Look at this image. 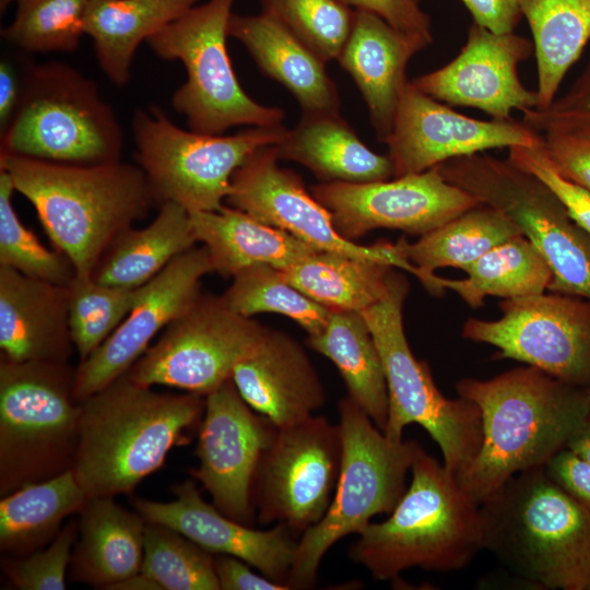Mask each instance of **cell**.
<instances>
[{
  "label": "cell",
  "instance_id": "1",
  "mask_svg": "<svg viewBox=\"0 0 590 590\" xmlns=\"http://www.w3.org/2000/svg\"><path fill=\"white\" fill-rule=\"evenodd\" d=\"M456 389L481 413L480 449L457 476L479 504L517 473L545 465L590 420V387L530 365L487 380L465 378Z\"/></svg>",
  "mask_w": 590,
  "mask_h": 590
},
{
  "label": "cell",
  "instance_id": "2",
  "mask_svg": "<svg viewBox=\"0 0 590 590\" xmlns=\"http://www.w3.org/2000/svg\"><path fill=\"white\" fill-rule=\"evenodd\" d=\"M205 397L157 392L128 371L80 402L72 472L92 497L131 494L199 429Z\"/></svg>",
  "mask_w": 590,
  "mask_h": 590
},
{
  "label": "cell",
  "instance_id": "3",
  "mask_svg": "<svg viewBox=\"0 0 590 590\" xmlns=\"http://www.w3.org/2000/svg\"><path fill=\"white\" fill-rule=\"evenodd\" d=\"M0 169L79 275H91L115 237L156 203L141 167L121 161L68 165L0 154Z\"/></svg>",
  "mask_w": 590,
  "mask_h": 590
},
{
  "label": "cell",
  "instance_id": "4",
  "mask_svg": "<svg viewBox=\"0 0 590 590\" xmlns=\"http://www.w3.org/2000/svg\"><path fill=\"white\" fill-rule=\"evenodd\" d=\"M483 550L543 589H590V509L544 465L517 473L480 503Z\"/></svg>",
  "mask_w": 590,
  "mask_h": 590
},
{
  "label": "cell",
  "instance_id": "5",
  "mask_svg": "<svg viewBox=\"0 0 590 590\" xmlns=\"http://www.w3.org/2000/svg\"><path fill=\"white\" fill-rule=\"evenodd\" d=\"M410 486L381 522H369L350 548L351 558L377 580L420 567L455 571L483 550L480 504L457 477L417 445Z\"/></svg>",
  "mask_w": 590,
  "mask_h": 590
},
{
  "label": "cell",
  "instance_id": "6",
  "mask_svg": "<svg viewBox=\"0 0 590 590\" xmlns=\"http://www.w3.org/2000/svg\"><path fill=\"white\" fill-rule=\"evenodd\" d=\"M123 133L95 82L61 61L27 62L0 154L68 165L121 161Z\"/></svg>",
  "mask_w": 590,
  "mask_h": 590
},
{
  "label": "cell",
  "instance_id": "7",
  "mask_svg": "<svg viewBox=\"0 0 590 590\" xmlns=\"http://www.w3.org/2000/svg\"><path fill=\"white\" fill-rule=\"evenodd\" d=\"M342 462L324 516L302 533L287 579L290 589L315 585L324 554L342 538L358 534L377 515H389L405 492L417 442L394 441L349 396L339 404Z\"/></svg>",
  "mask_w": 590,
  "mask_h": 590
},
{
  "label": "cell",
  "instance_id": "8",
  "mask_svg": "<svg viewBox=\"0 0 590 590\" xmlns=\"http://www.w3.org/2000/svg\"><path fill=\"white\" fill-rule=\"evenodd\" d=\"M75 368L0 358V495L72 468L79 441Z\"/></svg>",
  "mask_w": 590,
  "mask_h": 590
},
{
  "label": "cell",
  "instance_id": "9",
  "mask_svg": "<svg viewBox=\"0 0 590 590\" xmlns=\"http://www.w3.org/2000/svg\"><path fill=\"white\" fill-rule=\"evenodd\" d=\"M406 279L396 272L386 296L362 311L379 351L387 390L384 434L401 441L405 426L418 424L439 446L444 465L456 477L477 455L482 441L479 408L470 400L445 397L428 365L412 353L403 327Z\"/></svg>",
  "mask_w": 590,
  "mask_h": 590
},
{
  "label": "cell",
  "instance_id": "10",
  "mask_svg": "<svg viewBox=\"0 0 590 590\" xmlns=\"http://www.w3.org/2000/svg\"><path fill=\"white\" fill-rule=\"evenodd\" d=\"M237 0H208L188 10L146 43L161 59L180 61L187 80L172 96L188 128L223 134L236 126L283 125L285 113L251 98L241 87L227 51L228 23Z\"/></svg>",
  "mask_w": 590,
  "mask_h": 590
},
{
  "label": "cell",
  "instance_id": "11",
  "mask_svg": "<svg viewBox=\"0 0 590 590\" xmlns=\"http://www.w3.org/2000/svg\"><path fill=\"white\" fill-rule=\"evenodd\" d=\"M284 125L250 127L235 134H205L175 125L156 106L135 109L132 137L137 165L156 203H176L189 213L219 211L235 170L262 146L276 144Z\"/></svg>",
  "mask_w": 590,
  "mask_h": 590
},
{
  "label": "cell",
  "instance_id": "12",
  "mask_svg": "<svg viewBox=\"0 0 590 590\" xmlns=\"http://www.w3.org/2000/svg\"><path fill=\"white\" fill-rule=\"evenodd\" d=\"M438 166L449 182L499 210L520 228L552 271L548 292L590 300V235L540 179L508 158L485 152Z\"/></svg>",
  "mask_w": 590,
  "mask_h": 590
},
{
  "label": "cell",
  "instance_id": "13",
  "mask_svg": "<svg viewBox=\"0 0 590 590\" xmlns=\"http://www.w3.org/2000/svg\"><path fill=\"white\" fill-rule=\"evenodd\" d=\"M343 442L339 424L311 415L278 427L252 484L256 520L302 534L327 512L338 483Z\"/></svg>",
  "mask_w": 590,
  "mask_h": 590
},
{
  "label": "cell",
  "instance_id": "14",
  "mask_svg": "<svg viewBox=\"0 0 590 590\" xmlns=\"http://www.w3.org/2000/svg\"><path fill=\"white\" fill-rule=\"evenodd\" d=\"M263 328L232 309L223 295L200 294L128 375L143 386H167L205 397L232 378Z\"/></svg>",
  "mask_w": 590,
  "mask_h": 590
},
{
  "label": "cell",
  "instance_id": "15",
  "mask_svg": "<svg viewBox=\"0 0 590 590\" xmlns=\"http://www.w3.org/2000/svg\"><path fill=\"white\" fill-rule=\"evenodd\" d=\"M502 317L469 318L463 338L491 344L499 356L522 362L581 387H590V300L542 293L504 299Z\"/></svg>",
  "mask_w": 590,
  "mask_h": 590
},
{
  "label": "cell",
  "instance_id": "16",
  "mask_svg": "<svg viewBox=\"0 0 590 590\" xmlns=\"http://www.w3.org/2000/svg\"><path fill=\"white\" fill-rule=\"evenodd\" d=\"M311 193L349 240L377 228L422 236L481 204L449 182L439 166L371 182H320Z\"/></svg>",
  "mask_w": 590,
  "mask_h": 590
},
{
  "label": "cell",
  "instance_id": "17",
  "mask_svg": "<svg viewBox=\"0 0 590 590\" xmlns=\"http://www.w3.org/2000/svg\"><path fill=\"white\" fill-rule=\"evenodd\" d=\"M274 145L258 149L235 170L226 198L229 206L287 232L318 250L385 260L414 273L397 244H355L340 235L332 215L310 193L302 178L279 165Z\"/></svg>",
  "mask_w": 590,
  "mask_h": 590
},
{
  "label": "cell",
  "instance_id": "18",
  "mask_svg": "<svg viewBox=\"0 0 590 590\" xmlns=\"http://www.w3.org/2000/svg\"><path fill=\"white\" fill-rule=\"evenodd\" d=\"M276 428L245 402L232 379L205 396L196 448L199 467L189 473L220 511L240 523L252 527L256 521L253 479Z\"/></svg>",
  "mask_w": 590,
  "mask_h": 590
},
{
  "label": "cell",
  "instance_id": "19",
  "mask_svg": "<svg viewBox=\"0 0 590 590\" xmlns=\"http://www.w3.org/2000/svg\"><path fill=\"white\" fill-rule=\"evenodd\" d=\"M384 143L388 145L393 177H399L492 149L539 146L544 138L512 118L482 120L460 114L409 81Z\"/></svg>",
  "mask_w": 590,
  "mask_h": 590
},
{
  "label": "cell",
  "instance_id": "20",
  "mask_svg": "<svg viewBox=\"0 0 590 590\" xmlns=\"http://www.w3.org/2000/svg\"><path fill=\"white\" fill-rule=\"evenodd\" d=\"M209 272L212 266L206 248L194 246L139 287L123 321L75 368V400L82 402L126 374L154 337L192 306L201 294V279Z\"/></svg>",
  "mask_w": 590,
  "mask_h": 590
},
{
  "label": "cell",
  "instance_id": "21",
  "mask_svg": "<svg viewBox=\"0 0 590 590\" xmlns=\"http://www.w3.org/2000/svg\"><path fill=\"white\" fill-rule=\"evenodd\" d=\"M533 54V42L527 37L494 33L472 22L452 60L411 82L445 104L476 108L494 119H511L514 110L538 107L536 90L526 87L518 72L519 64Z\"/></svg>",
  "mask_w": 590,
  "mask_h": 590
},
{
  "label": "cell",
  "instance_id": "22",
  "mask_svg": "<svg viewBox=\"0 0 590 590\" xmlns=\"http://www.w3.org/2000/svg\"><path fill=\"white\" fill-rule=\"evenodd\" d=\"M172 492L175 499L170 502L133 497L131 504L145 521L173 528L211 554L243 559L288 587L298 543L290 528L278 523L257 530L240 523L206 503L192 480L173 485Z\"/></svg>",
  "mask_w": 590,
  "mask_h": 590
},
{
  "label": "cell",
  "instance_id": "23",
  "mask_svg": "<svg viewBox=\"0 0 590 590\" xmlns=\"http://www.w3.org/2000/svg\"><path fill=\"white\" fill-rule=\"evenodd\" d=\"M245 402L276 427L300 422L320 409L326 394L303 346L288 334L263 328L231 378Z\"/></svg>",
  "mask_w": 590,
  "mask_h": 590
},
{
  "label": "cell",
  "instance_id": "24",
  "mask_svg": "<svg viewBox=\"0 0 590 590\" xmlns=\"http://www.w3.org/2000/svg\"><path fill=\"white\" fill-rule=\"evenodd\" d=\"M69 286L0 266V350L11 362H68Z\"/></svg>",
  "mask_w": 590,
  "mask_h": 590
},
{
  "label": "cell",
  "instance_id": "25",
  "mask_svg": "<svg viewBox=\"0 0 590 590\" xmlns=\"http://www.w3.org/2000/svg\"><path fill=\"white\" fill-rule=\"evenodd\" d=\"M427 47L423 40L400 32L381 16L356 9L352 32L337 60L361 92L381 142L391 133L409 83L408 64L415 54Z\"/></svg>",
  "mask_w": 590,
  "mask_h": 590
},
{
  "label": "cell",
  "instance_id": "26",
  "mask_svg": "<svg viewBox=\"0 0 590 590\" xmlns=\"http://www.w3.org/2000/svg\"><path fill=\"white\" fill-rule=\"evenodd\" d=\"M228 36L244 45L264 75L295 97L303 114H340L339 92L327 63L279 21L263 12L233 13Z\"/></svg>",
  "mask_w": 590,
  "mask_h": 590
},
{
  "label": "cell",
  "instance_id": "27",
  "mask_svg": "<svg viewBox=\"0 0 590 590\" xmlns=\"http://www.w3.org/2000/svg\"><path fill=\"white\" fill-rule=\"evenodd\" d=\"M79 515L72 580L114 589L140 571L146 521L138 511L126 509L114 497H92Z\"/></svg>",
  "mask_w": 590,
  "mask_h": 590
},
{
  "label": "cell",
  "instance_id": "28",
  "mask_svg": "<svg viewBox=\"0 0 590 590\" xmlns=\"http://www.w3.org/2000/svg\"><path fill=\"white\" fill-rule=\"evenodd\" d=\"M274 148L280 160L305 166L326 184L371 182L394 175L389 156L370 150L340 114H303Z\"/></svg>",
  "mask_w": 590,
  "mask_h": 590
},
{
  "label": "cell",
  "instance_id": "29",
  "mask_svg": "<svg viewBox=\"0 0 590 590\" xmlns=\"http://www.w3.org/2000/svg\"><path fill=\"white\" fill-rule=\"evenodd\" d=\"M198 243L206 248L212 271L233 278L255 264L285 269L318 251L287 232L223 205L190 213Z\"/></svg>",
  "mask_w": 590,
  "mask_h": 590
},
{
  "label": "cell",
  "instance_id": "30",
  "mask_svg": "<svg viewBox=\"0 0 590 590\" xmlns=\"http://www.w3.org/2000/svg\"><path fill=\"white\" fill-rule=\"evenodd\" d=\"M199 2L200 0H88L84 33L93 40L102 71L115 85H127L140 44Z\"/></svg>",
  "mask_w": 590,
  "mask_h": 590
},
{
  "label": "cell",
  "instance_id": "31",
  "mask_svg": "<svg viewBox=\"0 0 590 590\" xmlns=\"http://www.w3.org/2000/svg\"><path fill=\"white\" fill-rule=\"evenodd\" d=\"M198 243L190 213L165 202L144 228L122 231L102 255L91 276L115 287L138 288Z\"/></svg>",
  "mask_w": 590,
  "mask_h": 590
},
{
  "label": "cell",
  "instance_id": "32",
  "mask_svg": "<svg viewBox=\"0 0 590 590\" xmlns=\"http://www.w3.org/2000/svg\"><path fill=\"white\" fill-rule=\"evenodd\" d=\"M518 235H522L520 228L508 216L481 203L420 236L415 243L401 238L397 246L415 268V276L424 287L439 296L436 270L448 267L462 270Z\"/></svg>",
  "mask_w": 590,
  "mask_h": 590
},
{
  "label": "cell",
  "instance_id": "33",
  "mask_svg": "<svg viewBox=\"0 0 590 590\" xmlns=\"http://www.w3.org/2000/svg\"><path fill=\"white\" fill-rule=\"evenodd\" d=\"M307 343L335 365L347 396L384 432L389 406L386 377L379 351L362 312L330 310L327 324L308 335Z\"/></svg>",
  "mask_w": 590,
  "mask_h": 590
},
{
  "label": "cell",
  "instance_id": "34",
  "mask_svg": "<svg viewBox=\"0 0 590 590\" xmlns=\"http://www.w3.org/2000/svg\"><path fill=\"white\" fill-rule=\"evenodd\" d=\"M86 500L71 469L1 496V552L24 556L47 546L63 520L79 514Z\"/></svg>",
  "mask_w": 590,
  "mask_h": 590
},
{
  "label": "cell",
  "instance_id": "35",
  "mask_svg": "<svg viewBox=\"0 0 590 590\" xmlns=\"http://www.w3.org/2000/svg\"><path fill=\"white\" fill-rule=\"evenodd\" d=\"M394 268L385 260L318 250L279 270L290 284L329 310L362 312L386 296Z\"/></svg>",
  "mask_w": 590,
  "mask_h": 590
},
{
  "label": "cell",
  "instance_id": "36",
  "mask_svg": "<svg viewBox=\"0 0 590 590\" xmlns=\"http://www.w3.org/2000/svg\"><path fill=\"white\" fill-rule=\"evenodd\" d=\"M532 34L536 60L539 104L557 97L569 69L590 40V0H519Z\"/></svg>",
  "mask_w": 590,
  "mask_h": 590
},
{
  "label": "cell",
  "instance_id": "37",
  "mask_svg": "<svg viewBox=\"0 0 590 590\" xmlns=\"http://www.w3.org/2000/svg\"><path fill=\"white\" fill-rule=\"evenodd\" d=\"M462 271L467 276L461 280L437 276V288L440 295L455 292L473 308L487 296L510 299L542 294L552 281L548 264L523 235L495 246Z\"/></svg>",
  "mask_w": 590,
  "mask_h": 590
},
{
  "label": "cell",
  "instance_id": "38",
  "mask_svg": "<svg viewBox=\"0 0 590 590\" xmlns=\"http://www.w3.org/2000/svg\"><path fill=\"white\" fill-rule=\"evenodd\" d=\"M155 590H220L214 556L167 526L146 521L139 571Z\"/></svg>",
  "mask_w": 590,
  "mask_h": 590
},
{
  "label": "cell",
  "instance_id": "39",
  "mask_svg": "<svg viewBox=\"0 0 590 590\" xmlns=\"http://www.w3.org/2000/svg\"><path fill=\"white\" fill-rule=\"evenodd\" d=\"M223 297L245 317L272 312L297 322L308 335L323 329L330 310L290 284L279 269L255 264L238 272Z\"/></svg>",
  "mask_w": 590,
  "mask_h": 590
},
{
  "label": "cell",
  "instance_id": "40",
  "mask_svg": "<svg viewBox=\"0 0 590 590\" xmlns=\"http://www.w3.org/2000/svg\"><path fill=\"white\" fill-rule=\"evenodd\" d=\"M16 14L1 32L25 52H69L84 33L88 0H14Z\"/></svg>",
  "mask_w": 590,
  "mask_h": 590
},
{
  "label": "cell",
  "instance_id": "41",
  "mask_svg": "<svg viewBox=\"0 0 590 590\" xmlns=\"http://www.w3.org/2000/svg\"><path fill=\"white\" fill-rule=\"evenodd\" d=\"M69 286V327L80 362L118 328L132 309L138 288L101 284L75 274Z\"/></svg>",
  "mask_w": 590,
  "mask_h": 590
},
{
  "label": "cell",
  "instance_id": "42",
  "mask_svg": "<svg viewBox=\"0 0 590 590\" xmlns=\"http://www.w3.org/2000/svg\"><path fill=\"white\" fill-rule=\"evenodd\" d=\"M279 21L326 63L337 60L352 32L356 9L346 0H260Z\"/></svg>",
  "mask_w": 590,
  "mask_h": 590
},
{
  "label": "cell",
  "instance_id": "43",
  "mask_svg": "<svg viewBox=\"0 0 590 590\" xmlns=\"http://www.w3.org/2000/svg\"><path fill=\"white\" fill-rule=\"evenodd\" d=\"M15 191L10 176L0 169V266L59 285H69L76 272L60 250L46 248L20 221L12 204Z\"/></svg>",
  "mask_w": 590,
  "mask_h": 590
},
{
  "label": "cell",
  "instance_id": "44",
  "mask_svg": "<svg viewBox=\"0 0 590 590\" xmlns=\"http://www.w3.org/2000/svg\"><path fill=\"white\" fill-rule=\"evenodd\" d=\"M79 522L63 526L45 548L24 556H7L1 567L20 590H64L66 573L78 538Z\"/></svg>",
  "mask_w": 590,
  "mask_h": 590
},
{
  "label": "cell",
  "instance_id": "45",
  "mask_svg": "<svg viewBox=\"0 0 590 590\" xmlns=\"http://www.w3.org/2000/svg\"><path fill=\"white\" fill-rule=\"evenodd\" d=\"M522 122L540 133L548 131L590 137V61L568 90L543 109H529Z\"/></svg>",
  "mask_w": 590,
  "mask_h": 590
},
{
  "label": "cell",
  "instance_id": "46",
  "mask_svg": "<svg viewBox=\"0 0 590 590\" xmlns=\"http://www.w3.org/2000/svg\"><path fill=\"white\" fill-rule=\"evenodd\" d=\"M508 160L540 179L560 201L571 220L590 235V191L563 176L548 158L543 144L512 146Z\"/></svg>",
  "mask_w": 590,
  "mask_h": 590
},
{
  "label": "cell",
  "instance_id": "47",
  "mask_svg": "<svg viewBox=\"0 0 590 590\" xmlns=\"http://www.w3.org/2000/svg\"><path fill=\"white\" fill-rule=\"evenodd\" d=\"M543 148L557 170L590 191V137L548 131Z\"/></svg>",
  "mask_w": 590,
  "mask_h": 590
},
{
  "label": "cell",
  "instance_id": "48",
  "mask_svg": "<svg viewBox=\"0 0 590 590\" xmlns=\"http://www.w3.org/2000/svg\"><path fill=\"white\" fill-rule=\"evenodd\" d=\"M353 8L373 12L394 28L423 40L433 43L428 15L416 0H346Z\"/></svg>",
  "mask_w": 590,
  "mask_h": 590
},
{
  "label": "cell",
  "instance_id": "49",
  "mask_svg": "<svg viewBox=\"0 0 590 590\" xmlns=\"http://www.w3.org/2000/svg\"><path fill=\"white\" fill-rule=\"evenodd\" d=\"M552 480L590 509V463L567 447L544 465Z\"/></svg>",
  "mask_w": 590,
  "mask_h": 590
},
{
  "label": "cell",
  "instance_id": "50",
  "mask_svg": "<svg viewBox=\"0 0 590 590\" xmlns=\"http://www.w3.org/2000/svg\"><path fill=\"white\" fill-rule=\"evenodd\" d=\"M251 566L234 556L215 555L214 569L220 590H287L288 587L264 575H258Z\"/></svg>",
  "mask_w": 590,
  "mask_h": 590
},
{
  "label": "cell",
  "instance_id": "51",
  "mask_svg": "<svg viewBox=\"0 0 590 590\" xmlns=\"http://www.w3.org/2000/svg\"><path fill=\"white\" fill-rule=\"evenodd\" d=\"M473 22L498 34L515 32L522 14L519 0H461Z\"/></svg>",
  "mask_w": 590,
  "mask_h": 590
},
{
  "label": "cell",
  "instance_id": "52",
  "mask_svg": "<svg viewBox=\"0 0 590 590\" xmlns=\"http://www.w3.org/2000/svg\"><path fill=\"white\" fill-rule=\"evenodd\" d=\"M26 63L17 67L13 60L1 58L0 61V134L9 127L20 105Z\"/></svg>",
  "mask_w": 590,
  "mask_h": 590
},
{
  "label": "cell",
  "instance_id": "53",
  "mask_svg": "<svg viewBox=\"0 0 590 590\" xmlns=\"http://www.w3.org/2000/svg\"><path fill=\"white\" fill-rule=\"evenodd\" d=\"M566 447L590 463V420L569 439Z\"/></svg>",
  "mask_w": 590,
  "mask_h": 590
},
{
  "label": "cell",
  "instance_id": "54",
  "mask_svg": "<svg viewBox=\"0 0 590 590\" xmlns=\"http://www.w3.org/2000/svg\"><path fill=\"white\" fill-rule=\"evenodd\" d=\"M14 0H0V10L3 12Z\"/></svg>",
  "mask_w": 590,
  "mask_h": 590
},
{
  "label": "cell",
  "instance_id": "55",
  "mask_svg": "<svg viewBox=\"0 0 590 590\" xmlns=\"http://www.w3.org/2000/svg\"><path fill=\"white\" fill-rule=\"evenodd\" d=\"M416 1H418V2H420V0H416Z\"/></svg>",
  "mask_w": 590,
  "mask_h": 590
}]
</instances>
